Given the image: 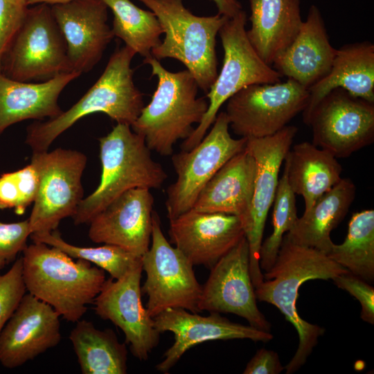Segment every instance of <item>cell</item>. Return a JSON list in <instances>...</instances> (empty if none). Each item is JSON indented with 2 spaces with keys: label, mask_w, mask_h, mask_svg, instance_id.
Wrapping results in <instances>:
<instances>
[{
  "label": "cell",
  "mask_w": 374,
  "mask_h": 374,
  "mask_svg": "<svg viewBox=\"0 0 374 374\" xmlns=\"http://www.w3.org/2000/svg\"><path fill=\"white\" fill-rule=\"evenodd\" d=\"M348 271L325 253L292 242L285 234L272 267L255 287L256 299L276 307L295 328L299 335L297 350L285 366L287 374L297 371L306 362L323 335L324 328L303 319L296 307L301 285L314 279L328 280Z\"/></svg>",
  "instance_id": "6da1fadb"
},
{
  "label": "cell",
  "mask_w": 374,
  "mask_h": 374,
  "mask_svg": "<svg viewBox=\"0 0 374 374\" xmlns=\"http://www.w3.org/2000/svg\"><path fill=\"white\" fill-rule=\"evenodd\" d=\"M135 55L127 46L117 48L100 78L75 104L55 118L35 121L27 127L26 144L33 152L47 151L78 120L96 112L131 126L144 107L143 94L133 80L131 62Z\"/></svg>",
  "instance_id": "7a4b0ae2"
},
{
  "label": "cell",
  "mask_w": 374,
  "mask_h": 374,
  "mask_svg": "<svg viewBox=\"0 0 374 374\" xmlns=\"http://www.w3.org/2000/svg\"><path fill=\"white\" fill-rule=\"evenodd\" d=\"M23 279L30 294L65 320L77 322L93 303L106 280L105 271L55 247L33 242L24 249Z\"/></svg>",
  "instance_id": "3957f363"
},
{
  "label": "cell",
  "mask_w": 374,
  "mask_h": 374,
  "mask_svg": "<svg viewBox=\"0 0 374 374\" xmlns=\"http://www.w3.org/2000/svg\"><path fill=\"white\" fill-rule=\"evenodd\" d=\"M144 64L151 66L152 75L157 77V89L150 103L144 106L132 130L141 135L152 151L162 156L173 154V146L185 140L206 112L208 103L197 97L198 84L186 69L170 72L152 55Z\"/></svg>",
  "instance_id": "277c9868"
},
{
  "label": "cell",
  "mask_w": 374,
  "mask_h": 374,
  "mask_svg": "<svg viewBox=\"0 0 374 374\" xmlns=\"http://www.w3.org/2000/svg\"><path fill=\"white\" fill-rule=\"evenodd\" d=\"M101 177L99 185L80 202L74 224L89 223L109 203L135 188H159L168 178L155 161L144 138L130 125L117 123L99 139Z\"/></svg>",
  "instance_id": "5b68a950"
},
{
  "label": "cell",
  "mask_w": 374,
  "mask_h": 374,
  "mask_svg": "<svg viewBox=\"0 0 374 374\" xmlns=\"http://www.w3.org/2000/svg\"><path fill=\"white\" fill-rule=\"evenodd\" d=\"M157 17L165 37L151 55L160 61L181 62L207 92L217 73L216 37L229 17L217 13L200 17L187 9L183 0H138Z\"/></svg>",
  "instance_id": "8992f818"
},
{
  "label": "cell",
  "mask_w": 374,
  "mask_h": 374,
  "mask_svg": "<svg viewBox=\"0 0 374 374\" xmlns=\"http://www.w3.org/2000/svg\"><path fill=\"white\" fill-rule=\"evenodd\" d=\"M246 23L247 14L241 10L220 29L224 49L222 69L206 92L208 109L190 136L184 140L182 150L192 149L202 140L222 105L238 91L254 84L280 81L282 75L260 58L250 43Z\"/></svg>",
  "instance_id": "52a82bcc"
},
{
  "label": "cell",
  "mask_w": 374,
  "mask_h": 374,
  "mask_svg": "<svg viewBox=\"0 0 374 374\" xmlns=\"http://www.w3.org/2000/svg\"><path fill=\"white\" fill-rule=\"evenodd\" d=\"M1 72L23 82H44L72 72L66 44L50 5L39 3L28 8L2 60Z\"/></svg>",
  "instance_id": "ba28073f"
},
{
  "label": "cell",
  "mask_w": 374,
  "mask_h": 374,
  "mask_svg": "<svg viewBox=\"0 0 374 374\" xmlns=\"http://www.w3.org/2000/svg\"><path fill=\"white\" fill-rule=\"evenodd\" d=\"M87 161L84 154L73 150L33 152L30 162L39 182L28 218L30 234L56 230L62 220L75 214L83 199L81 178Z\"/></svg>",
  "instance_id": "9c48e42d"
},
{
  "label": "cell",
  "mask_w": 374,
  "mask_h": 374,
  "mask_svg": "<svg viewBox=\"0 0 374 374\" xmlns=\"http://www.w3.org/2000/svg\"><path fill=\"white\" fill-rule=\"evenodd\" d=\"M146 279L141 292L147 295L145 308L154 318L169 308H182L198 313L202 292L193 265L164 236L160 219L154 211L151 245L141 257Z\"/></svg>",
  "instance_id": "30bf717a"
},
{
  "label": "cell",
  "mask_w": 374,
  "mask_h": 374,
  "mask_svg": "<svg viewBox=\"0 0 374 374\" xmlns=\"http://www.w3.org/2000/svg\"><path fill=\"white\" fill-rule=\"evenodd\" d=\"M247 138H233L224 112L217 114L209 132L194 148L172 154L177 179L167 189L169 220L190 210L201 190L231 157L243 150Z\"/></svg>",
  "instance_id": "8fae6325"
},
{
  "label": "cell",
  "mask_w": 374,
  "mask_h": 374,
  "mask_svg": "<svg viewBox=\"0 0 374 374\" xmlns=\"http://www.w3.org/2000/svg\"><path fill=\"white\" fill-rule=\"evenodd\" d=\"M309 90L292 79L249 85L233 95L224 112L234 134L244 138L271 136L307 107Z\"/></svg>",
  "instance_id": "7c38bea8"
},
{
  "label": "cell",
  "mask_w": 374,
  "mask_h": 374,
  "mask_svg": "<svg viewBox=\"0 0 374 374\" xmlns=\"http://www.w3.org/2000/svg\"><path fill=\"white\" fill-rule=\"evenodd\" d=\"M305 124L314 145L346 158L373 143L374 103L336 88L318 103Z\"/></svg>",
  "instance_id": "4fadbf2b"
},
{
  "label": "cell",
  "mask_w": 374,
  "mask_h": 374,
  "mask_svg": "<svg viewBox=\"0 0 374 374\" xmlns=\"http://www.w3.org/2000/svg\"><path fill=\"white\" fill-rule=\"evenodd\" d=\"M297 128L287 125L273 135L247 138L246 148L256 161V175L249 222L244 231L249 247V269L256 287L264 280L259 253L268 212L273 204L278 175Z\"/></svg>",
  "instance_id": "5bb4252c"
},
{
  "label": "cell",
  "mask_w": 374,
  "mask_h": 374,
  "mask_svg": "<svg viewBox=\"0 0 374 374\" xmlns=\"http://www.w3.org/2000/svg\"><path fill=\"white\" fill-rule=\"evenodd\" d=\"M202 287L199 312L232 313L245 319L250 326L270 332L271 324L256 303L249 269V247L246 237L211 269Z\"/></svg>",
  "instance_id": "9a60e30c"
},
{
  "label": "cell",
  "mask_w": 374,
  "mask_h": 374,
  "mask_svg": "<svg viewBox=\"0 0 374 374\" xmlns=\"http://www.w3.org/2000/svg\"><path fill=\"white\" fill-rule=\"evenodd\" d=\"M141 259L122 277L105 280L93 304L96 314L122 330L132 355L146 361L159 344L160 333L141 302Z\"/></svg>",
  "instance_id": "2e32d148"
},
{
  "label": "cell",
  "mask_w": 374,
  "mask_h": 374,
  "mask_svg": "<svg viewBox=\"0 0 374 374\" xmlns=\"http://www.w3.org/2000/svg\"><path fill=\"white\" fill-rule=\"evenodd\" d=\"M60 315L29 292L0 334V363L15 368L33 360L60 341Z\"/></svg>",
  "instance_id": "e0dca14e"
},
{
  "label": "cell",
  "mask_w": 374,
  "mask_h": 374,
  "mask_svg": "<svg viewBox=\"0 0 374 374\" xmlns=\"http://www.w3.org/2000/svg\"><path fill=\"white\" fill-rule=\"evenodd\" d=\"M154 202L150 189L125 191L93 217L89 239L142 257L151 243Z\"/></svg>",
  "instance_id": "ac0fdd59"
},
{
  "label": "cell",
  "mask_w": 374,
  "mask_h": 374,
  "mask_svg": "<svg viewBox=\"0 0 374 374\" xmlns=\"http://www.w3.org/2000/svg\"><path fill=\"white\" fill-rule=\"evenodd\" d=\"M153 319L159 333L169 331L174 334L173 344L164 353L163 360L156 366L157 371L163 373H168L185 352L205 341L247 339L267 342L274 337L270 332L232 322L217 312L201 316L182 308H169Z\"/></svg>",
  "instance_id": "d6986e66"
},
{
  "label": "cell",
  "mask_w": 374,
  "mask_h": 374,
  "mask_svg": "<svg viewBox=\"0 0 374 374\" xmlns=\"http://www.w3.org/2000/svg\"><path fill=\"white\" fill-rule=\"evenodd\" d=\"M169 222L170 241L193 266L211 269L245 236L233 215L190 209Z\"/></svg>",
  "instance_id": "ffe728a7"
},
{
  "label": "cell",
  "mask_w": 374,
  "mask_h": 374,
  "mask_svg": "<svg viewBox=\"0 0 374 374\" xmlns=\"http://www.w3.org/2000/svg\"><path fill=\"white\" fill-rule=\"evenodd\" d=\"M51 8L66 44L71 71L89 72L114 37L107 24V6L101 0H74Z\"/></svg>",
  "instance_id": "44dd1931"
},
{
  "label": "cell",
  "mask_w": 374,
  "mask_h": 374,
  "mask_svg": "<svg viewBox=\"0 0 374 374\" xmlns=\"http://www.w3.org/2000/svg\"><path fill=\"white\" fill-rule=\"evenodd\" d=\"M336 52L319 10L312 5L298 34L274 60L272 67L309 89L328 74Z\"/></svg>",
  "instance_id": "7402d4cb"
},
{
  "label": "cell",
  "mask_w": 374,
  "mask_h": 374,
  "mask_svg": "<svg viewBox=\"0 0 374 374\" xmlns=\"http://www.w3.org/2000/svg\"><path fill=\"white\" fill-rule=\"evenodd\" d=\"M255 175V159L245 147L216 172L191 209L235 215L244 229L249 220Z\"/></svg>",
  "instance_id": "603a6c76"
},
{
  "label": "cell",
  "mask_w": 374,
  "mask_h": 374,
  "mask_svg": "<svg viewBox=\"0 0 374 374\" xmlns=\"http://www.w3.org/2000/svg\"><path fill=\"white\" fill-rule=\"evenodd\" d=\"M81 74L63 73L46 81L32 82L10 79L0 71V135L17 123L50 119L61 114L59 96Z\"/></svg>",
  "instance_id": "cb8c5ba5"
},
{
  "label": "cell",
  "mask_w": 374,
  "mask_h": 374,
  "mask_svg": "<svg viewBox=\"0 0 374 374\" xmlns=\"http://www.w3.org/2000/svg\"><path fill=\"white\" fill-rule=\"evenodd\" d=\"M336 88H341L354 97L374 103L373 43L355 42L337 49L328 74L308 89L309 102L302 112L305 123L318 103Z\"/></svg>",
  "instance_id": "d4e9b609"
},
{
  "label": "cell",
  "mask_w": 374,
  "mask_h": 374,
  "mask_svg": "<svg viewBox=\"0 0 374 374\" xmlns=\"http://www.w3.org/2000/svg\"><path fill=\"white\" fill-rule=\"evenodd\" d=\"M247 37L260 58L272 66L292 42L303 24L301 0H249Z\"/></svg>",
  "instance_id": "484cf974"
},
{
  "label": "cell",
  "mask_w": 374,
  "mask_h": 374,
  "mask_svg": "<svg viewBox=\"0 0 374 374\" xmlns=\"http://www.w3.org/2000/svg\"><path fill=\"white\" fill-rule=\"evenodd\" d=\"M283 174L295 195L304 200V212L342 179V168L334 155L308 141L287 152Z\"/></svg>",
  "instance_id": "4316f807"
},
{
  "label": "cell",
  "mask_w": 374,
  "mask_h": 374,
  "mask_svg": "<svg viewBox=\"0 0 374 374\" xmlns=\"http://www.w3.org/2000/svg\"><path fill=\"white\" fill-rule=\"evenodd\" d=\"M355 193L356 187L352 180L342 177L319 198L310 210L298 217L285 235L295 244L327 254L334 243L330 233L348 213Z\"/></svg>",
  "instance_id": "83f0119b"
},
{
  "label": "cell",
  "mask_w": 374,
  "mask_h": 374,
  "mask_svg": "<svg viewBox=\"0 0 374 374\" xmlns=\"http://www.w3.org/2000/svg\"><path fill=\"white\" fill-rule=\"evenodd\" d=\"M69 339L82 374H125L127 350L111 329L100 330L93 323L79 320Z\"/></svg>",
  "instance_id": "f1b7e54d"
},
{
  "label": "cell",
  "mask_w": 374,
  "mask_h": 374,
  "mask_svg": "<svg viewBox=\"0 0 374 374\" xmlns=\"http://www.w3.org/2000/svg\"><path fill=\"white\" fill-rule=\"evenodd\" d=\"M351 274L368 283L374 280V210L353 213L344 241L333 243L326 254Z\"/></svg>",
  "instance_id": "f546056e"
},
{
  "label": "cell",
  "mask_w": 374,
  "mask_h": 374,
  "mask_svg": "<svg viewBox=\"0 0 374 374\" xmlns=\"http://www.w3.org/2000/svg\"><path fill=\"white\" fill-rule=\"evenodd\" d=\"M113 13L112 30L125 46L144 58L151 55L163 34L161 24L151 10L141 9L130 0H101Z\"/></svg>",
  "instance_id": "4dcf8cb0"
},
{
  "label": "cell",
  "mask_w": 374,
  "mask_h": 374,
  "mask_svg": "<svg viewBox=\"0 0 374 374\" xmlns=\"http://www.w3.org/2000/svg\"><path fill=\"white\" fill-rule=\"evenodd\" d=\"M30 238L33 242L55 247L73 258L89 261L108 272L114 279L122 277L141 258L112 244H105L96 247L73 245L64 240L57 230L31 233Z\"/></svg>",
  "instance_id": "1f68e13d"
},
{
  "label": "cell",
  "mask_w": 374,
  "mask_h": 374,
  "mask_svg": "<svg viewBox=\"0 0 374 374\" xmlns=\"http://www.w3.org/2000/svg\"><path fill=\"white\" fill-rule=\"evenodd\" d=\"M273 204V231L262 242L259 253V265L265 272L274 265L283 236L292 229L298 219L295 194L284 174L278 180Z\"/></svg>",
  "instance_id": "d6a6232c"
},
{
  "label": "cell",
  "mask_w": 374,
  "mask_h": 374,
  "mask_svg": "<svg viewBox=\"0 0 374 374\" xmlns=\"http://www.w3.org/2000/svg\"><path fill=\"white\" fill-rule=\"evenodd\" d=\"M39 182L37 170L31 162L23 168L0 175V209L12 208L17 215H23L34 203Z\"/></svg>",
  "instance_id": "836d02e7"
},
{
  "label": "cell",
  "mask_w": 374,
  "mask_h": 374,
  "mask_svg": "<svg viewBox=\"0 0 374 374\" xmlns=\"http://www.w3.org/2000/svg\"><path fill=\"white\" fill-rule=\"evenodd\" d=\"M26 292L22 257H20L6 273H0V334Z\"/></svg>",
  "instance_id": "e575fe53"
},
{
  "label": "cell",
  "mask_w": 374,
  "mask_h": 374,
  "mask_svg": "<svg viewBox=\"0 0 374 374\" xmlns=\"http://www.w3.org/2000/svg\"><path fill=\"white\" fill-rule=\"evenodd\" d=\"M27 0H0V71L2 60L22 25Z\"/></svg>",
  "instance_id": "d590c367"
},
{
  "label": "cell",
  "mask_w": 374,
  "mask_h": 374,
  "mask_svg": "<svg viewBox=\"0 0 374 374\" xmlns=\"http://www.w3.org/2000/svg\"><path fill=\"white\" fill-rule=\"evenodd\" d=\"M339 288L347 291L358 300L362 310L361 319L370 324L374 323V288L367 281L349 271L332 279Z\"/></svg>",
  "instance_id": "8d00e7d4"
},
{
  "label": "cell",
  "mask_w": 374,
  "mask_h": 374,
  "mask_svg": "<svg viewBox=\"0 0 374 374\" xmlns=\"http://www.w3.org/2000/svg\"><path fill=\"white\" fill-rule=\"evenodd\" d=\"M30 235L28 219L14 223L0 221V256L7 263L13 261L27 247L26 241Z\"/></svg>",
  "instance_id": "74e56055"
},
{
  "label": "cell",
  "mask_w": 374,
  "mask_h": 374,
  "mask_svg": "<svg viewBox=\"0 0 374 374\" xmlns=\"http://www.w3.org/2000/svg\"><path fill=\"white\" fill-rule=\"evenodd\" d=\"M285 369L278 355L266 348L259 349L247 364L244 374H278Z\"/></svg>",
  "instance_id": "f35d334b"
},
{
  "label": "cell",
  "mask_w": 374,
  "mask_h": 374,
  "mask_svg": "<svg viewBox=\"0 0 374 374\" xmlns=\"http://www.w3.org/2000/svg\"><path fill=\"white\" fill-rule=\"evenodd\" d=\"M218 10V13L231 18L242 9V6L238 0H212Z\"/></svg>",
  "instance_id": "ab89813d"
},
{
  "label": "cell",
  "mask_w": 374,
  "mask_h": 374,
  "mask_svg": "<svg viewBox=\"0 0 374 374\" xmlns=\"http://www.w3.org/2000/svg\"><path fill=\"white\" fill-rule=\"evenodd\" d=\"M28 5L46 3L50 6L60 3H65L74 0H27Z\"/></svg>",
  "instance_id": "60d3db41"
},
{
  "label": "cell",
  "mask_w": 374,
  "mask_h": 374,
  "mask_svg": "<svg viewBox=\"0 0 374 374\" xmlns=\"http://www.w3.org/2000/svg\"><path fill=\"white\" fill-rule=\"evenodd\" d=\"M6 263V260L0 256V270L4 267Z\"/></svg>",
  "instance_id": "b9f144b4"
}]
</instances>
